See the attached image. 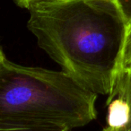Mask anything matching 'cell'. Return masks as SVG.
<instances>
[{
  "label": "cell",
  "instance_id": "1",
  "mask_svg": "<svg viewBox=\"0 0 131 131\" xmlns=\"http://www.w3.org/2000/svg\"><path fill=\"white\" fill-rule=\"evenodd\" d=\"M30 11L38 44L77 84L111 93L119 71L127 22L113 0H68Z\"/></svg>",
  "mask_w": 131,
  "mask_h": 131
},
{
  "label": "cell",
  "instance_id": "2",
  "mask_svg": "<svg viewBox=\"0 0 131 131\" xmlns=\"http://www.w3.org/2000/svg\"><path fill=\"white\" fill-rule=\"evenodd\" d=\"M97 95L63 71L24 67L6 58L0 67L3 121L50 125L72 131L96 118Z\"/></svg>",
  "mask_w": 131,
  "mask_h": 131
},
{
  "label": "cell",
  "instance_id": "3",
  "mask_svg": "<svg viewBox=\"0 0 131 131\" xmlns=\"http://www.w3.org/2000/svg\"><path fill=\"white\" fill-rule=\"evenodd\" d=\"M120 97L126 102L128 108L127 131L131 128V72H123L118 75L111 93L108 96Z\"/></svg>",
  "mask_w": 131,
  "mask_h": 131
},
{
  "label": "cell",
  "instance_id": "4",
  "mask_svg": "<svg viewBox=\"0 0 131 131\" xmlns=\"http://www.w3.org/2000/svg\"><path fill=\"white\" fill-rule=\"evenodd\" d=\"M0 131H70L56 126L28 125L0 120Z\"/></svg>",
  "mask_w": 131,
  "mask_h": 131
},
{
  "label": "cell",
  "instance_id": "5",
  "mask_svg": "<svg viewBox=\"0 0 131 131\" xmlns=\"http://www.w3.org/2000/svg\"><path fill=\"white\" fill-rule=\"evenodd\" d=\"M123 72H131V24L127 27L118 74Z\"/></svg>",
  "mask_w": 131,
  "mask_h": 131
},
{
  "label": "cell",
  "instance_id": "6",
  "mask_svg": "<svg viewBox=\"0 0 131 131\" xmlns=\"http://www.w3.org/2000/svg\"><path fill=\"white\" fill-rule=\"evenodd\" d=\"M14 1L21 7L30 10L31 8L41 6V5L55 4V3L65 2V1H68V0H14Z\"/></svg>",
  "mask_w": 131,
  "mask_h": 131
},
{
  "label": "cell",
  "instance_id": "7",
  "mask_svg": "<svg viewBox=\"0 0 131 131\" xmlns=\"http://www.w3.org/2000/svg\"><path fill=\"white\" fill-rule=\"evenodd\" d=\"M127 25L131 24V0H113Z\"/></svg>",
  "mask_w": 131,
  "mask_h": 131
},
{
  "label": "cell",
  "instance_id": "8",
  "mask_svg": "<svg viewBox=\"0 0 131 131\" xmlns=\"http://www.w3.org/2000/svg\"><path fill=\"white\" fill-rule=\"evenodd\" d=\"M5 59H6V57H5L4 52H3L2 49H1V46H0V67L2 66V64H3V62L5 61Z\"/></svg>",
  "mask_w": 131,
  "mask_h": 131
},
{
  "label": "cell",
  "instance_id": "9",
  "mask_svg": "<svg viewBox=\"0 0 131 131\" xmlns=\"http://www.w3.org/2000/svg\"><path fill=\"white\" fill-rule=\"evenodd\" d=\"M128 131H131V128H130V129H129V130H128Z\"/></svg>",
  "mask_w": 131,
  "mask_h": 131
}]
</instances>
